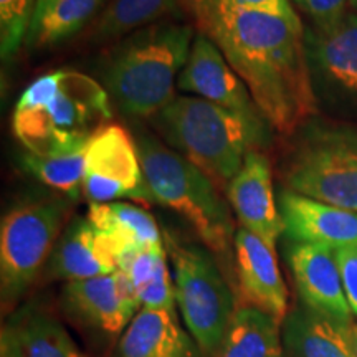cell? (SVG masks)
I'll use <instances>...</instances> for the list:
<instances>
[{"label":"cell","instance_id":"1","mask_svg":"<svg viewBox=\"0 0 357 357\" xmlns=\"http://www.w3.org/2000/svg\"><path fill=\"white\" fill-rule=\"evenodd\" d=\"M200 33L242 78L270 128L289 136L318 113L301 20L220 3Z\"/></svg>","mask_w":357,"mask_h":357},{"label":"cell","instance_id":"2","mask_svg":"<svg viewBox=\"0 0 357 357\" xmlns=\"http://www.w3.org/2000/svg\"><path fill=\"white\" fill-rule=\"evenodd\" d=\"M105 86L77 70H55L33 79L17 101L12 129L26 153L47 155L88 144L113 118Z\"/></svg>","mask_w":357,"mask_h":357},{"label":"cell","instance_id":"3","mask_svg":"<svg viewBox=\"0 0 357 357\" xmlns=\"http://www.w3.org/2000/svg\"><path fill=\"white\" fill-rule=\"evenodd\" d=\"M195 35L189 24L159 22L119 40L101 58V84L121 113L153 118L166 108Z\"/></svg>","mask_w":357,"mask_h":357},{"label":"cell","instance_id":"4","mask_svg":"<svg viewBox=\"0 0 357 357\" xmlns=\"http://www.w3.org/2000/svg\"><path fill=\"white\" fill-rule=\"evenodd\" d=\"M153 124L172 149L225 192L248 153L268 139V128L199 96H176L153 116Z\"/></svg>","mask_w":357,"mask_h":357},{"label":"cell","instance_id":"5","mask_svg":"<svg viewBox=\"0 0 357 357\" xmlns=\"http://www.w3.org/2000/svg\"><path fill=\"white\" fill-rule=\"evenodd\" d=\"M134 139L155 204L166 205L184 217L213 252H225L234 234V223L211 178L155 136L144 132Z\"/></svg>","mask_w":357,"mask_h":357},{"label":"cell","instance_id":"6","mask_svg":"<svg viewBox=\"0 0 357 357\" xmlns=\"http://www.w3.org/2000/svg\"><path fill=\"white\" fill-rule=\"evenodd\" d=\"M288 190L357 212V128L306 123L283 166Z\"/></svg>","mask_w":357,"mask_h":357},{"label":"cell","instance_id":"7","mask_svg":"<svg viewBox=\"0 0 357 357\" xmlns=\"http://www.w3.org/2000/svg\"><path fill=\"white\" fill-rule=\"evenodd\" d=\"M176 275V298L202 356L215 357L235 314L234 294L207 252L167 238Z\"/></svg>","mask_w":357,"mask_h":357},{"label":"cell","instance_id":"8","mask_svg":"<svg viewBox=\"0 0 357 357\" xmlns=\"http://www.w3.org/2000/svg\"><path fill=\"white\" fill-rule=\"evenodd\" d=\"M68 202L45 199L22 204L0 227V293L3 307L26 291L60 238Z\"/></svg>","mask_w":357,"mask_h":357},{"label":"cell","instance_id":"9","mask_svg":"<svg viewBox=\"0 0 357 357\" xmlns=\"http://www.w3.org/2000/svg\"><path fill=\"white\" fill-rule=\"evenodd\" d=\"M83 195L91 204L132 200L155 204L142 171L136 139L121 124L108 123L89 137L84 153Z\"/></svg>","mask_w":357,"mask_h":357},{"label":"cell","instance_id":"10","mask_svg":"<svg viewBox=\"0 0 357 357\" xmlns=\"http://www.w3.org/2000/svg\"><path fill=\"white\" fill-rule=\"evenodd\" d=\"M316 96L357 113V13L346 12L336 24L305 33Z\"/></svg>","mask_w":357,"mask_h":357},{"label":"cell","instance_id":"11","mask_svg":"<svg viewBox=\"0 0 357 357\" xmlns=\"http://www.w3.org/2000/svg\"><path fill=\"white\" fill-rule=\"evenodd\" d=\"M177 88L215 102L257 126L270 128L242 78L235 73L223 53L207 35L200 32L195 35L189 60L178 77Z\"/></svg>","mask_w":357,"mask_h":357},{"label":"cell","instance_id":"12","mask_svg":"<svg viewBox=\"0 0 357 357\" xmlns=\"http://www.w3.org/2000/svg\"><path fill=\"white\" fill-rule=\"evenodd\" d=\"M61 301L73 318L111 336L126 329L139 307L131 281L119 270L111 275L68 281Z\"/></svg>","mask_w":357,"mask_h":357},{"label":"cell","instance_id":"13","mask_svg":"<svg viewBox=\"0 0 357 357\" xmlns=\"http://www.w3.org/2000/svg\"><path fill=\"white\" fill-rule=\"evenodd\" d=\"M289 268L303 305L339 324H352V310L334 250L312 243H294L289 250Z\"/></svg>","mask_w":357,"mask_h":357},{"label":"cell","instance_id":"14","mask_svg":"<svg viewBox=\"0 0 357 357\" xmlns=\"http://www.w3.org/2000/svg\"><path fill=\"white\" fill-rule=\"evenodd\" d=\"M227 197L243 229L275 248L284 231V223L275 200L271 167L266 155L260 151L248 153L242 169L227 187Z\"/></svg>","mask_w":357,"mask_h":357},{"label":"cell","instance_id":"15","mask_svg":"<svg viewBox=\"0 0 357 357\" xmlns=\"http://www.w3.org/2000/svg\"><path fill=\"white\" fill-rule=\"evenodd\" d=\"M278 207L284 234L294 243L336 250L357 248V212L344 211L293 190H281Z\"/></svg>","mask_w":357,"mask_h":357},{"label":"cell","instance_id":"16","mask_svg":"<svg viewBox=\"0 0 357 357\" xmlns=\"http://www.w3.org/2000/svg\"><path fill=\"white\" fill-rule=\"evenodd\" d=\"M235 257L240 293L247 305L283 323L287 318L288 294L275 248L242 227L235 234Z\"/></svg>","mask_w":357,"mask_h":357},{"label":"cell","instance_id":"17","mask_svg":"<svg viewBox=\"0 0 357 357\" xmlns=\"http://www.w3.org/2000/svg\"><path fill=\"white\" fill-rule=\"evenodd\" d=\"M47 263L48 278L66 280V283L118 271L113 248L88 217L77 218L66 227Z\"/></svg>","mask_w":357,"mask_h":357},{"label":"cell","instance_id":"18","mask_svg":"<svg viewBox=\"0 0 357 357\" xmlns=\"http://www.w3.org/2000/svg\"><path fill=\"white\" fill-rule=\"evenodd\" d=\"M0 357H88L48 312L25 306L0 333Z\"/></svg>","mask_w":357,"mask_h":357},{"label":"cell","instance_id":"19","mask_svg":"<svg viewBox=\"0 0 357 357\" xmlns=\"http://www.w3.org/2000/svg\"><path fill=\"white\" fill-rule=\"evenodd\" d=\"M197 342L178 326L176 310H139L123 333L116 357H199Z\"/></svg>","mask_w":357,"mask_h":357},{"label":"cell","instance_id":"20","mask_svg":"<svg viewBox=\"0 0 357 357\" xmlns=\"http://www.w3.org/2000/svg\"><path fill=\"white\" fill-rule=\"evenodd\" d=\"M88 218L109 242L118 261V270L139 252L162 247L154 217L146 208L134 204H91Z\"/></svg>","mask_w":357,"mask_h":357},{"label":"cell","instance_id":"21","mask_svg":"<svg viewBox=\"0 0 357 357\" xmlns=\"http://www.w3.org/2000/svg\"><path fill=\"white\" fill-rule=\"evenodd\" d=\"M351 326L339 324L306 306L296 307L283 319L284 357H357Z\"/></svg>","mask_w":357,"mask_h":357},{"label":"cell","instance_id":"22","mask_svg":"<svg viewBox=\"0 0 357 357\" xmlns=\"http://www.w3.org/2000/svg\"><path fill=\"white\" fill-rule=\"evenodd\" d=\"M280 324L255 306L238 307L215 357H284Z\"/></svg>","mask_w":357,"mask_h":357},{"label":"cell","instance_id":"23","mask_svg":"<svg viewBox=\"0 0 357 357\" xmlns=\"http://www.w3.org/2000/svg\"><path fill=\"white\" fill-rule=\"evenodd\" d=\"M182 12L181 0H111L93 24L89 38L96 43L123 40Z\"/></svg>","mask_w":357,"mask_h":357},{"label":"cell","instance_id":"24","mask_svg":"<svg viewBox=\"0 0 357 357\" xmlns=\"http://www.w3.org/2000/svg\"><path fill=\"white\" fill-rule=\"evenodd\" d=\"M106 0H37L26 45L43 48L73 37L105 6Z\"/></svg>","mask_w":357,"mask_h":357},{"label":"cell","instance_id":"25","mask_svg":"<svg viewBox=\"0 0 357 357\" xmlns=\"http://www.w3.org/2000/svg\"><path fill=\"white\" fill-rule=\"evenodd\" d=\"M84 153L86 146L47 155L26 153L24 167L53 190L61 192L68 199H78V195L83 194Z\"/></svg>","mask_w":357,"mask_h":357},{"label":"cell","instance_id":"26","mask_svg":"<svg viewBox=\"0 0 357 357\" xmlns=\"http://www.w3.org/2000/svg\"><path fill=\"white\" fill-rule=\"evenodd\" d=\"M37 0H0V52L8 60L26 42Z\"/></svg>","mask_w":357,"mask_h":357},{"label":"cell","instance_id":"27","mask_svg":"<svg viewBox=\"0 0 357 357\" xmlns=\"http://www.w3.org/2000/svg\"><path fill=\"white\" fill-rule=\"evenodd\" d=\"M141 310H176V284L172 283L167 263L159 268L154 278L136 291Z\"/></svg>","mask_w":357,"mask_h":357},{"label":"cell","instance_id":"28","mask_svg":"<svg viewBox=\"0 0 357 357\" xmlns=\"http://www.w3.org/2000/svg\"><path fill=\"white\" fill-rule=\"evenodd\" d=\"M164 263H166V252H164V247H158L144 250V252L134 255L126 265L119 268V271H123L128 276L134 288V293H136L137 289L146 287L154 278V275L158 273V270Z\"/></svg>","mask_w":357,"mask_h":357},{"label":"cell","instance_id":"29","mask_svg":"<svg viewBox=\"0 0 357 357\" xmlns=\"http://www.w3.org/2000/svg\"><path fill=\"white\" fill-rule=\"evenodd\" d=\"M296 2L314 20V26L318 29L336 24L346 15V6H349V0H296Z\"/></svg>","mask_w":357,"mask_h":357},{"label":"cell","instance_id":"30","mask_svg":"<svg viewBox=\"0 0 357 357\" xmlns=\"http://www.w3.org/2000/svg\"><path fill=\"white\" fill-rule=\"evenodd\" d=\"M339 270H341L342 287L351 310L357 316V248H341L334 252Z\"/></svg>","mask_w":357,"mask_h":357},{"label":"cell","instance_id":"31","mask_svg":"<svg viewBox=\"0 0 357 357\" xmlns=\"http://www.w3.org/2000/svg\"><path fill=\"white\" fill-rule=\"evenodd\" d=\"M222 6L273 13V15L284 17L289 20H300L289 0H222Z\"/></svg>","mask_w":357,"mask_h":357},{"label":"cell","instance_id":"32","mask_svg":"<svg viewBox=\"0 0 357 357\" xmlns=\"http://www.w3.org/2000/svg\"><path fill=\"white\" fill-rule=\"evenodd\" d=\"M184 12L194 17L199 32H204L205 26L212 20L213 13L220 7L222 0H181Z\"/></svg>","mask_w":357,"mask_h":357},{"label":"cell","instance_id":"33","mask_svg":"<svg viewBox=\"0 0 357 357\" xmlns=\"http://www.w3.org/2000/svg\"><path fill=\"white\" fill-rule=\"evenodd\" d=\"M351 337H352V344H354L356 352H357V324L354 323L351 326Z\"/></svg>","mask_w":357,"mask_h":357},{"label":"cell","instance_id":"34","mask_svg":"<svg viewBox=\"0 0 357 357\" xmlns=\"http://www.w3.org/2000/svg\"><path fill=\"white\" fill-rule=\"evenodd\" d=\"M349 7L352 8V12L357 13V0H349Z\"/></svg>","mask_w":357,"mask_h":357}]
</instances>
